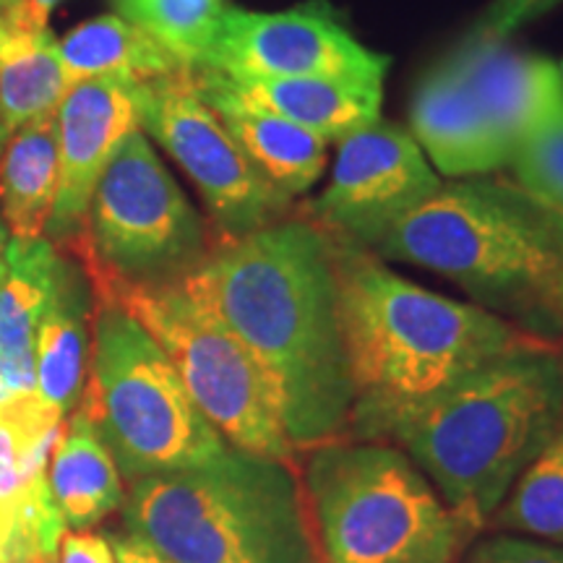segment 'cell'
<instances>
[{
    "mask_svg": "<svg viewBox=\"0 0 563 563\" xmlns=\"http://www.w3.org/2000/svg\"><path fill=\"white\" fill-rule=\"evenodd\" d=\"M183 285L264 371L295 452L347 439L352 382L332 238L319 224L279 220L220 241Z\"/></svg>",
    "mask_w": 563,
    "mask_h": 563,
    "instance_id": "cell-1",
    "label": "cell"
},
{
    "mask_svg": "<svg viewBox=\"0 0 563 563\" xmlns=\"http://www.w3.org/2000/svg\"><path fill=\"white\" fill-rule=\"evenodd\" d=\"M332 256L352 382L347 439L389 443L412 415L490 361L559 347L399 277L363 245L332 238Z\"/></svg>",
    "mask_w": 563,
    "mask_h": 563,
    "instance_id": "cell-2",
    "label": "cell"
},
{
    "mask_svg": "<svg viewBox=\"0 0 563 563\" xmlns=\"http://www.w3.org/2000/svg\"><path fill=\"white\" fill-rule=\"evenodd\" d=\"M373 251L441 274L488 313L561 342L563 220L514 183H441Z\"/></svg>",
    "mask_w": 563,
    "mask_h": 563,
    "instance_id": "cell-3",
    "label": "cell"
},
{
    "mask_svg": "<svg viewBox=\"0 0 563 563\" xmlns=\"http://www.w3.org/2000/svg\"><path fill=\"white\" fill-rule=\"evenodd\" d=\"M563 418L559 347L519 350L470 373L391 435L481 534Z\"/></svg>",
    "mask_w": 563,
    "mask_h": 563,
    "instance_id": "cell-4",
    "label": "cell"
},
{
    "mask_svg": "<svg viewBox=\"0 0 563 563\" xmlns=\"http://www.w3.org/2000/svg\"><path fill=\"white\" fill-rule=\"evenodd\" d=\"M123 527L173 563H321L292 464L232 446L131 483Z\"/></svg>",
    "mask_w": 563,
    "mask_h": 563,
    "instance_id": "cell-5",
    "label": "cell"
},
{
    "mask_svg": "<svg viewBox=\"0 0 563 563\" xmlns=\"http://www.w3.org/2000/svg\"><path fill=\"white\" fill-rule=\"evenodd\" d=\"M300 483L321 563H460L477 538L394 443H321Z\"/></svg>",
    "mask_w": 563,
    "mask_h": 563,
    "instance_id": "cell-6",
    "label": "cell"
},
{
    "mask_svg": "<svg viewBox=\"0 0 563 563\" xmlns=\"http://www.w3.org/2000/svg\"><path fill=\"white\" fill-rule=\"evenodd\" d=\"M79 407L100 428L129 485L201 467L230 449L188 397L159 342L108 295L95 292L89 373Z\"/></svg>",
    "mask_w": 563,
    "mask_h": 563,
    "instance_id": "cell-7",
    "label": "cell"
},
{
    "mask_svg": "<svg viewBox=\"0 0 563 563\" xmlns=\"http://www.w3.org/2000/svg\"><path fill=\"white\" fill-rule=\"evenodd\" d=\"M79 251L91 287H167L207 262L211 243L141 131L129 133L91 194Z\"/></svg>",
    "mask_w": 563,
    "mask_h": 563,
    "instance_id": "cell-8",
    "label": "cell"
},
{
    "mask_svg": "<svg viewBox=\"0 0 563 563\" xmlns=\"http://www.w3.org/2000/svg\"><path fill=\"white\" fill-rule=\"evenodd\" d=\"M91 290L115 298L136 316L170 357L199 412L232 449L292 464L298 452L287 441L264 371L183 282Z\"/></svg>",
    "mask_w": 563,
    "mask_h": 563,
    "instance_id": "cell-9",
    "label": "cell"
},
{
    "mask_svg": "<svg viewBox=\"0 0 563 563\" xmlns=\"http://www.w3.org/2000/svg\"><path fill=\"white\" fill-rule=\"evenodd\" d=\"M139 129L157 139L196 183L222 241L285 217L290 199L266 180L196 95L188 68L139 84Z\"/></svg>",
    "mask_w": 563,
    "mask_h": 563,
    "instance_id": "cell-10",
    "label": "cell"
},
{
    "mask_svg": "<svg viewBox=\"0 0 563 563\" xmlns=\"http://www.w3.org/2000/svg\"><path fill=\"white\" fill-rule=\"evenodd\" d=\"M196 66L224 76L334 79L384 87L389 58L363 47L323 0L290 11L224 9Z\"/></svg>",
    "mask_w": 563,
    "mask_h": 563,
    "instance_id": "cell-11",
    "label": "cell"
},
{
    "mask_svg": "<svg viewBox=\"0 0 563 563\" xmlns=\"http://www.w3.org/2000/svg\"><path fill=\"white\" fill-rule=\"evenodd\" d=\"M334 175L311 203L319 228L336 241L376 249L399 220L428 201L441 180L410 133L376 121L340 141Z\"/></svg>",
    "mask_w": 563,
    "mask_h": 563,
    "instance_id": "cell-12",
    "label": "cell"
},
{
    "mask_svg": "<svg viewBox=\"0 0 563 563\" xmlns=\"http://www.w3.org/2000/svg\"><path fill=\"white\" fill-rule=\"evenodd\" d=\"M139 84L110 74L70 84L55 112L60 180L47 222V241L74 245L81 238L91 194L121 141L139 129Z\"/></svg>",
    "mask_w": 563,
    "mask_h": 563,
    "instance_id": "cell-13",
    "label": "cell"
},
{
    "mask_svg": "<svg viewBox=\"0 0 563 563\" xmlns=\"http://www.w3.org/2000/svg\"><path fill=\"white\" fill-rule=\"evenodd\" d=\"M449 58L501 139L509 162L534 125L563 102L561 70L551 60L514 51L504 40L473 34Z\"/></svg>",
    "mask_w": 563,
    "mask_h": 563,
    "instance_id": "cell-14",
    "label": "cell"
},
{
    "mask_svg": "<svg viewBox=\"0 0 563 563\" xmlns=\"http://www.w3.org/2000/svg\"><path fill=\"white\" fill-rule=\"evenodd\" d=\"M188 79L245 157L287 199L306 194L321 178L327 167V141L251 102L217 70L191 66Z\"/></svg>",
    "mask_w": 563,
    "mask_h": 563,
    "instance_id": "cell-15",
    "label": "cell"
},
{
    "mask_svg": "<svg viewBox=\"0 0 563 563\" xmlns=\"http://www.w3.org/2000/svg\"><path fill=\"white\" fill-rule=\"evenodd\" d=\"M412 133L443 175L467 178L509 165V152L452 58L439 63L412 97Z\"/></svg>",
    "mask_w": 563,
    "mask_h": 563,
    "instance_id": "cell-16",
    "label": "cell"
},
{
    "mask_svg": "<svg viewBox=\"0 0 563 563\" xmlns=\"http://www.w3.org/2000/svg\"><path fill=\"white\" fill-rule=\"evenodd\" d=\"M95 290L87 269L63 256L34 334V389L60 415L79 407L89 373Z\"/></svg>",
    "mask_w": 563,
    "mask_h": 563,
    "instance_id": "cell-17",
    "label": "cell"
},
{
    "mask_svg": "<svg viewBox=\"0 0 563 563\" xmlns=\"http://www.w3.org/2000/svg\"><path fill=\"white\" fill-rule=\"evenodd\" d=\"M60 251L47 238H9L0 266V376L34 394V334L51 298Z\"/></svg>",
    "mask_w": 563,
    "mask_h": 563,
    "instance_id": "cell-18",
    "label": "cell"
},
{
    "mask_svg": "<svg viewBox=\"0 0 563 563\" xmlns=\"http://www.w3.org/2000/svg\"><path fill=\"white\" fill-rule=\"evenodd\" d=\"M47 481L66 530H91L110 514L123 509L125 488L121 470L100 428L81 407H76L53 443Z\"/></svg>",
    "mask_w": 563,
    "mask_h": 563,
    "instance_id": "cell-19",
    "label": "cell"
},
{
    "mask_svg": "<svg viewBox=\"0 0 563 563\" xmlns=\"http://www.w3.org/2000/svg\"><path fill=\"white\" fill-rule=\"evenodd\" d=\"M220 74V70H217ZM224 76V74H222ZM232 89L323 141H342L378 121L382 89L334 79L224 76Z\"/></svg>",
    "mask_w": 563,
    "mask_h": 563,
    "instance_id": "cell-20",
    "label": "cell"
},
{
    "mask_svg": "<svg viewBox=\"0 0 563 563\" xmlns=\"http://www.w3.org/2000/svg\"><path fill=\"white\" fill-rule=\"evenodd\" d=\"M70 84L51 30L0 16V150L24 125L55 118Z\"/></svg>",
    "mask_w": 563,
    "mask_h": 563,
    "instance_id": "cell-21",
    "label": "cell"
},
{
    "mask_svg": "<svg viewBox=\"0 0 563 563\" xmlns=\"http://www.w3.org/2000/svg\"><path fill=\"white\" fill-rule=\"evenodd\" d=\"M60 159L55 118H42L19 129L0 150V214L11 238H45Z\"/></svg>",
    "mask_w": 563,
    "mask_h": 563,
    "instance_id": "cell-22",
    "label": "cell"
},
{
    "mask_svg": "<svg viewBox=\"0 0 563 563\" xmlns=\"http://www.w3.org/2000/svg\"><path fill=\"white\" fill-rule=\"evenodd\" d=\"M58 53L74 84L110 74L152 81L191 68L123 16H97L79 24L58 40Z\"/></svg>",
    "mask_w": 563,
    "mask_h": 563,
    "instance_id": "cell-23",
    "label": "cell"
},
{
    "mask_svg": "<svg viewBox=\"0 0 563 563\" xmlns=\"http://www.w3.org/2000/svg\"><path fill=\"white\" fill-rule=\"evenodd\" d=\"M488 525L498 532L563 543V418Z\"/></svg>",
    "mask_w": 563,
    "mask_h": 563,
    "instance_id": "cell-24",
    "label": "cell"
},
{
    "mask_svg": "<svg viewBox=\"0 0 563 563\" xmlns=\"http://www.w3.org/2000/svg\"><path fill=\"white\" fill-rule=\"evenodd\" d=\"M118 16L150 32L173 55L196 66L217 30L224 0H112Z\"/></svg>",
    "mask_w": 563,
    "mask_h": 563,
    "instance_id": "cell-25",
    "label": "cell"
},
{
    "mask_svg": "<svg viewBox=\"0 0 563 563\" xmlns=\"http://www.w3.org/2000/svg\"><path fill=\"white\" fill-rule=\"evenodd\" d=\"M63 525L55 509L47 473L34 477L24 490L0 493V563H32L60 551Z\"/></svg>",
    "mask_w": 563,
    "mask_h": 563,
    "instance_id": "cell-26",
    "label": "cell"
},
{
    "mask_svg": "<svg viewBox=\"0 0 563 563\" xmlns=\"http://www.w3.org/2000/svg\"><path fill=\"white\" fill-rule=\"evenodd\" d=\"M509 167L514 186L563 220V102L517 146Z\"/></svg>",
    "mask_w": 563,
    "mask_h": 563,
    "instance_id": "cell-27",
    "label": "cell"
},
{
    "mask_svg": "<svg viewBox=\"0 0 563 563\" xmlns=\"http://www.w3.org/2000/svg\"><path fill=\"white\" fill-rule=\"evenodd\" d=\"M460 563H563V545L498 532L470 543Z\"/></svg>",
    "mask_w": 563,
    "mask_h": 563,
    "instance_id": "cell-28",
    "label": "cell"
},
{
    "mask_svg": "<svg viewBox=\"0 0 563 563\" xmlns=\"http://www.w3.org/2000/svg\"><path fill=\"white\" fill-rule=\"evenodd\" d=\"M561 0H496L481 24H477L475 34L490 40H506L511 32H517L519 26L530 24L538 16H543L545 11H551Z\"/></svg>",
    "mask_w": 563,
    "mask_h": 563,
    "instance_id": "cell-29",
    "label": "cell"
},
{
    "mask_svg": "<svg viewBox=\"0 0 563 563\" xmlns=\"http://www.w3.org/2000/svg\"><path fill=\"white\" fill-rule=\"evenodd\" d=\"M60 563H115L108 532L66 530L60 540Z\"/></svg>",
    "mask_w": 563,
    "mask_h": 563,
    "instance_id": "cell-30",
    "label": "cell"
},
{
    "mask_svg": "<svg viewBox=\"0 0 563 563\" xmlns=\"http://www.w3.org/2000/svg\"><path fill=\"white\" fill-rule=\"evenodd\" d=\"M108 540L112 545V553H115V563H173L167 561L165 555L154 551L150 543L136 538L131 532H108Z\"/></svg>",
    "mask_w": 563,
    "mask_h": 563,
    "instance_id": "cell-31",
    "label": "cell"
},
{
    "mask_svg": "<svg viewBox=\"0 0 563 563\" xmlns=\"http://www.w3.org/2000/svg\"><path fill=\"white\" fill-rule=\"evenodd\" d=\"M58 3L60 0H21L16 9L0 13V16L11 19L19 26H26V30H47V19H51Z\"/></svg>",
    "mask_w": 563,
    "mask_h": 563,
    "instance_id": "cell-32",
    "label": "cell"
},
{
    "mask_svg": "<svg viewBox=\"0 0 563 563\" xmlns=\"http://www.w3.org/2000/svg\"><path fill=\"white\" fill-rule=\"evenodd\" d=\"M9 228H5V222L0 220V266H3V253H5V245H9Z\"/></svg>",
    "mask_w": 563,
    "mask_h": 563,
    "instance_id": "cell-33",
    "label": "cell"
},
{
    "mask_svg": "<svg viewBox=\"0 0 563 563\" xmlns=\"http://www.w3.org/2000/svg\"><path fill=\"white\" fill-rule=\"evenodd\" d=\"M21 0H0V13H9L11 9H16Z\"/></svg>",
    "mask_w": 563,
    "mask_h": 563,
    "instance_id": "cell-34",
    "label": "cell"
},
{
    "mask_svg": "<svg viewBox=\"0 0 563 563\" xmlns=\"http://www.w3.org/2000/svg\"><path fill=\"white\" fill-rule=\"evenodd\" d=\"M32 563H60V561H58V553H53V555H40V559H34Z\"/></svg>",
    "mask_w": 563,
    "mask_h": 563,
    "instance_id": "cell-35",
    "label": "cell"
},
{
    "mask_svg": "<svg viewBox=\"0 0 563 563\" xmlns=\"http://www.w3.org/2000/svg\"><path fill=\"white\" fill-rule=\"evenodd\" d=\"M559 344H561V350H559V352H563V336H561V342H559Z\"/></svg>",
    "mask_w": 563,
    "mask_h": 563,
    "instance_id": "cell-36",
    "label": "cell"
},
{
    "mask_svg": "<svg viewBox=\"0 0 563 563\" xmlns=\"http://www.w3.org/2000/svg\"><path fill=\"white\" fill-rule=\"evenodd\" d=\"M561 79H563V63H561Z\"/></svg>",
    "mask_w": 563,
    "mask_h": 563,
    "instance_id": "cell-37",
    "label": "cell"
}]
</instances>
